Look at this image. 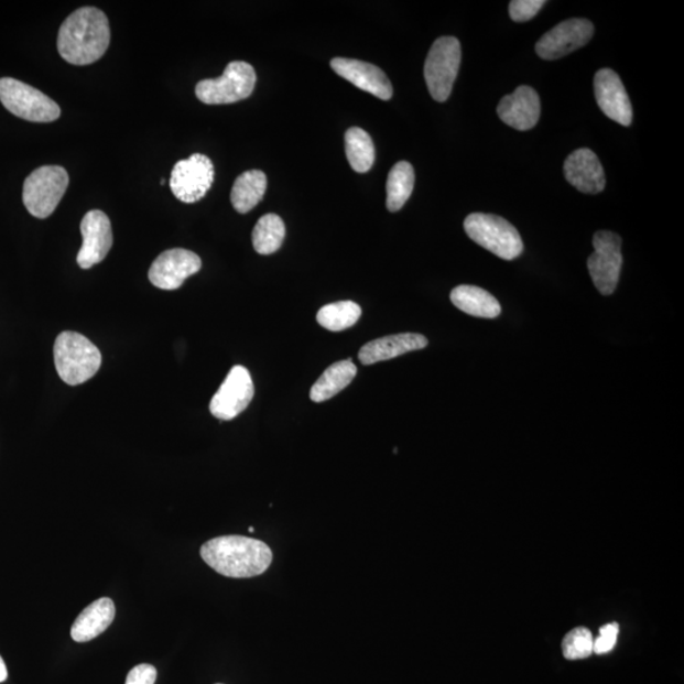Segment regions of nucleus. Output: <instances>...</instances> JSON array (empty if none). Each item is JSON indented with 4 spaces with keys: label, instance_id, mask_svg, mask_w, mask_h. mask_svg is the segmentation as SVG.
<instances>
[{
    "label": "nucleus",
    "instance_id": "21",
    "mask_svg": "<svg viewBox=\"0 0 684 684\" xmlns=\"http://www.w3.org/2000/svg\"><path fill=\"white\" fill-rule=\"evenodd\" d=\"M454 306L464 314L480 318H497L501 315V304L493 295L475 285H459L452 291Z\"/></svg>",
    "mask_w": 684,
    "mask_h": 684
},
{
    "label": "nucleus",
    "instance_id": "23",
    "mask_svg": "<svg viewBox=\"0 0 684 684\" xmlns=\"http://www.w3.org/2000/svg\"><path fill=\"white\" fill-rule=\"evenodd\" d=\"M267 175L261 171L242 173L231 191V203L239 214H248L263 199L267 192Z\"/></svg>",
    "mask_w": 684,
    "mask_h": 684
},
{
    "label": "nucleus",
    "instance_id": "19",
    "mask_svg": "<svg viewBox=\"0 0 684 684\" xmlns=\"http://www.w3.org/2000/svg\"><path fill=\"white\" fill-rule=\"evenodd\" d=\"M428 341L421 334H399L370 341L362 346L359 351V360L365 366L377 365L379 361H386L401 357L403 354L416 351L426 348Z\"/></svg>",
    "mask_w": 684,
    "mask_h": 684
},
{
    "label": "nucleus",
    "instance_id": "29",
    "mask_svg": "<svg viewBox=\"0 0 684 684\" xmlns=\"http://www.w3.org/2000/svg\"><path fill=\"white\" fill-rule=\"evenodd\" d=\"M546 4L544 0H513L510 3V15L514 22H528Z\"/></svg>",
    "mask_w": 684,
    "mask_h": 684
},
{
    "label": "nucleus",
    "instance_id": "9",
    "mask_svg": "<svg viewBox=\"0 0 684 684\" xmlns=\"http://www.w3.org/2000/svg\"><path fill=\"white\" fill-rule=\"evenodd\" d=\"M622 240L618 234L598 231L594 238L595 252L587 260L590 278L597 291L604 295H611L619 284L622 256Z\"/></svg>",
    "mask_w": 684,
    "mask_h": 684
},
{
    "label": "nucleus",
    "instance_id": "13",
    "mask_svg": "<svg viewBox=\"0 0 684 684\" xmlns=\"http://www.w3.org/2000/svg\"><path fill=\"white\" fill-rule=\"evenodd\" d=\"M202 260L196 252L185 249L166 250L155 259L149 270V279L156 289L175 291L185 279L199 272Z\"/></svg>",
    "mask_w": 684,
    "mask_h": 684
},
{
    "label": "nucleus",
    "instance_id": "28",
    "mask_svg": "<svg viewBox=\"0 0 684 684\" xmlns=\"http://www.w3.org/2000/svg\"><path fill=\"white\" fill-rule=\"evenodd\" d=\"M594 636L587 628H576L565 636L562 643L563 655L569 661L586 659L594 654Z\"/></svg>",
    "mask_w": 684,
    "mask_h": 684
},
{
    "label": "nucleus",
    "instance_id": "17",
    "mask_svg": "<svg viewBox=\"0 0 684 684\" xmlns=\"http://www.w3.org/2000/svg\"><path fill=\"white\" fill-rule=\"evenodd\" d=\"M540 98L538 93L528 86H521L510 96L501 99L497 113L501 120L518 131L534 129L540 118Z\"/></svg>",
    "mask_w": 684,
    "mask_h": 684
},
{
    "label": "nucleus",
    "instance_id": "8",
    "mask_svg": "<svg viewBox=\"0 0 684 684\" xmlns=\"http://www.w3.org/2000/svg\"><path fill=\"white\" fill-rule=\"evenodd\" d=\"M462 63V47L458 39L444 36L431 46L425 63V80L431 97L445 101L450 97Z\"/></svg>",
    "mask_w": 684,
    "mask_h": 684
},
{
    "label": "nucleus",
    "instance_id": "7",
    "mask_svg": "<svg viewBox=\"0 0 684 684\" xmlns=\"http://www.w3.org/2000/svg\"><path fill=\"white\" fill-rule=\"evenodd\" d=\"M256 84L257 73L250 64L232 62L219 78L199 82L196 96L205 105H231L249 98Z\"/></svg>",
    "mask_w": 684,
    "mask_h": 684
},
{
    "label": "nucleus",
    "instance_id": "6",
    "mask_svg": "<svg viewBox=\"0 0 684 684\" xmlns=\"http://www.w3.org/2000/svg\"><path fill=\"white\" fill-rule=\"evenodd\" d=\"M0 101L12 115L30 122H54L62 115L55 100L13 78L0 79Z\"/></svg>",
    "mask_w": 684,
    "mask_h": 684
},
{
    "label": "nucleus",
    "instance_id": "31",
    "mask_svg": "<svg viewBox=\"0 0 684 684\" xmlns=\"http://www.w3.org/2000/svg\"><path fill=\"white\" fill-rule=\"evenodd\" d=\"M158 671L154 665L140 664L127 675L126 684H155Z\"/></svg>",
    "mask_w": 684,
    "mask_h": 684
},
{
    "label": "nucleus",
    "instance_id": "14",
    "mask_svg": "<svg viewBox=\"0 0 684 684\" xmlns=\"http://www.w3.org/2000/svg\"><path fill=\"white\" fill-rule=\"evenodd\" d=\"M80 231L83 247L78 253L82 269H90L106 259L113 245L112 225L108 216L99 209L89 210L84 216Z\"/></svg>",
    "mask_w": 684,
    "mask_h": 684
},
{
    "label": "nucleus",
    "instance_id": "18",
    "mask_svg": "<svg viewBox=\"0 0 684 684\" xmlns=\"http://www.w3.org/2000/svg\"><path fill=\"white\" fill-rule=\"evenodd\" d=\"M565 180L582 193L598 194L605 189L606 175L595 152L579 149L565 160Z\"/></svg>",
    "mask_w": 684,
    "mask_h": 684
},
{
    "label": "nucleus",
    "instance_id": "25",
    "mask_svg": "<svg viewBox=\"0 0 684 684\" xmlns=\"http://www.w3.org/2000/svg\"><path fill=\"white\" fill-rule=\"evenodd\" d=\"M345 151L349 164L357 173H367L374 164L376 150L368 132L351 127L345 133Z\"/></svg>",
    "mask_w": 684,
    "mask_h": 684
},
{
    "label": "nucleus",
    "instance_id": "3",
    "mask_svg": "<svg viewBox=\"0 0 684 684\" xmlns=\"http://www.w3.org/2000/svg\"><path fill=\"white\" fill-rule=\"evenodd\" d=\"M55 367L66 384L86 383L98 373L101 355L86 336L65 332L58 335L54 346Z\"/></svg>",
    "mask_w": 684,
    "mask_h": 684
},
{
    "label": "nucleus",
    "instance_id": "26",
    "mask_svg": "<svg viewBox=\"0 0 684 684\" xmlns=\"http://www.w3.org/2000/svg\"><path fill=\"white\" fill-rule=\"evenodd\" d=\"M285 238L283 219L270 214L261 217L252 231L253 249L261 256H270L282 247Z\"/></svg>",
    "mask_w": 684,
    "mask_h": 684
},
{
    "label": "nucleus",
    "instance_id": "20",
    "mask_svg": "<svg viewBox=\"0 0 684 684\" xmlns=\"http://www.w3.org/2000/svg\"><path fill=\"white\" fill-rule=\"evenodd\" d=\"M116 607L111 598L97 599L76 618L72 638L76 643H87L104 633L115 620Z\"/></svg>",
    "mask_w": 684,
    "mask_h": 684
},
{
    "label": "nucleus",
    "instance_id": "32",
    "mask_svg": "<svg viewBox=\"0 0 684 684\" xmlns=\"http://www.w3.org/2000/svg\"><path fill=\"white\" fill-rule=\"evenodd\" d=\"M8 677V671L3 658L0 656V683L4 682Z\"/></svg>",
    "mask_w": 684,
    "mask_h": 684
},
{
    "label": "nucleus",
    "instance_id": "30",
    "mask_svg": "<svg viewBox=\"0 0 684 684\" xmlns=\"http://www.w3.org/2000/svg\"><path fill=\"white\" fill-rule=\"evenodd\" d=\"M620 627L618 622L606 623L599 629V636L594 640V653L598 655L610 653L618 643Z\"/></svg>",
    "mask_w": 684,
    "mask_h": 684
},
{
    "label": "nucleus",
    "instance_id": "22",
    "mask_svg": "<svg viewBox=\"0 0 684 684\" xmlns=\"http://www.w3.org/2000/svg\"><path fill=\"white\" fill-rule=\"evenodd\" d=\"M357 373L358 369L350 359L335 362L324 371V374L311 388V400L321 403L333 399L351 384Z\"/></svg>",
    "mask_w": 684,
    "mask_h": 684
},
{
    "label": "nucleus",
    "instance_id": "16",
    "mask_svg": "<svg viewBox=\"0 0 684 684\" xmlns=\"http://www.w3.org/2000/svg\"><path fill=\"white\" fill-rule=\"evenodd\" d=\"M333 70L352 86L370 93L382 100H390L393 88L387 75L378 66L354 58L335 57L332 61Z\"/></svg>",
    "mask_w": 684,
    "mask_h": 684
},
{
    "label": "nucleus",
    "instance_id": "27",
    "mask_svg": "<svg viewBox=\"0 0 684 684\" xmlns=\"http://www.w3.org/2000/svg\"><path fill=\"white\" fill-rule=\"evenodd\" d=\"M361 308L358 303L341 301L326 304L318 311L317 323L328 332L339 333L358 323Z\"/></svg>",
    "mask_w": 684,
    "mask_h": 684
},
{
    "label": "nucleus",
    "instance_id": "15",
    "mask_svg": "<svg viewBox=\"0 0 684 684\" xmlns=\"http://www.w3.org/2000/svg\"><path fill=\"white\" fill-rule=\"evenodd\" d=\"M595 96L598 107L610 120L625 127L631 124V101L618 74L611 69L597 72Z\"/></svg>",
    "mask_w": 684,
    "mask_h": 684
},
{
    "label": "nucleus",
    "instance_id": "12",
    "mask_svg": "<svg viewBox=\"0 0 684 684\" xmlns=\"http://www.w3.org/2000/svg\"><path fill=\"white\" fill-rule=\"evenodd\" d=\"M594 23L585 19L564 21L538 41L536 53L544 61H557L585 45L593 39Z\"/></svg>",
    "mask_w": 684,
    "mask_h": 684
},
{
    "label": "nucleus",
    "instance_id": "11",
    "mask_svg": "<svg viewBox=\"0 0 684 684\" xmlns=\"http://www.w3.org/2000/svg\"><path fill=\"white\" fill-rule=\"evenodd\" d=\"M253 383L249 370L236 366L225 379V382L210 401L209 410L213 415L222 421L238 417L249 408L253 399Z\"/></svg>",
    "mask_w": 684,
    "mask_h": 684
},
{
    "label": "nucleus",
    "instance_id": "24",
    "mask_svg": "<svg viewBox=\"0 0 684 684\" xmlns=\"http://www.w3.org/2000/svg\"><path fill=\"white\" fill-rule=\"evenodd\" d=\"M415 187V171L408 162L397 163L388 175L387 181V208L391 213L399 210L409 200Z\"/></svg>",
    "mask_w": 684,
    "mask_h": 684
},
{
    "label": "nucleus",
    "instance_id": "1",
    "mask_svg": "<svg viewBox=\"0 0 684 684\" xmlns=\"http://www.w3.org/2000/svg\"><path fill=\"white\" fill-rule=\"evenodd\" d=\"M109 42L107 15L96 7H83L62 24L57 50L66 63L84 66L98 62L107 53Z\"/></svg>",
    "mask_w": 684,
    "mask_h": 684
},
{
    "label": "nucleus",
    "instance_id": "10",
    "mask_svg": "<svg viewBox=\"0 0 684 684\" xmlns=\"http://www.w3.org/2000/svg\"><path fill=\"white\" fill-rule=\"evenodd\" d=\"M215 181V166L206 155L194 154L181 160L173 169L171 189L184 203H196L205 198Z\"/></svg>",
    "mask_w": 684,
    "mask_h": 684
},
{
    "label": "nucleus",
    "instance_id": "4",
    "mask_svg": "<svg viewBox=\"0 0 684 684\" xmlns=\"http://www.w3.org/2000/svg\"><path fill=\"white\" fill-rule=\"evenodd\" d=\"M464 230L479 247L503 260L518 259L523 251L519 231L500 216L471 214L464 221Z\"/></svg>",
    "mask_w": 684,
    "mask_h": 684
},
{
    "label": "nucleus",
    "instance_id": "5",
    "mask_svg": "<svg viewBox=\"0 0 684 684\" xmlns=\"http://www.w3.org/2000/svg\"><path fill=\"white\" fill-rule=\"evenodd\" d=\"M69 187V174L63 166L45 165L36 169L23 184V205L36 218L54 214Z\"/></svg>",
    "mask_w": 684,
    "mask_h": 684
},
{
    "label": "nucleus",
    "instance_id": "2",
    "mask_svg": "<svg viewBox=\"0 0 684 684\" xmlns=\"http://www.w3.org/2000/svg\"><path fill=\"white\" fill-rule=\"evenodd\" d=\"M202 560L228 578H252L268 571L273 552L260 540L227 535L209 540L200 547Z\"/></svg>",
    "mask_w": 684,
    "mask_h": 684
}]
</instances>
